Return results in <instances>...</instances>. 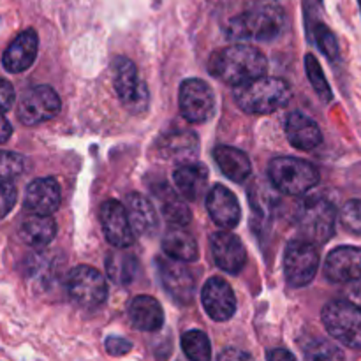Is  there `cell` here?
I'll return each mask as SVG.
<instances>
[{
	"mask_svg": "<svg viewBox=\"0 0 361 361\" xmlns=\"http://www.w3.org/2000/svg\"><path fill=\"white\" fill-rule=\"evenodd\" d=\"M25 169V159L13 152H0V182H11Z\"/></svg>",
	"mask_w": 361,
	"mask_h": 361,
	"instance_id": "obj_33",
	"label": "cell"
},
{
	"mask_svg": "<svg viewBox=\"0 0 361 361\" xmlns=\"http://www.w3.org/2000/svg\"><path fill=\"white\" fill-rule=\"evenodd\" d=\"M67 293L81 309L95 310L108 298V284L95 268L76 267L67 275Z\"/></svg>",
	"mask_w": 361,
	"mask_h": 361,
	"instance_id": "obj_8",
	"label": "cell"
},
{
	"mask_svg": "<svg viewBox=\"0 0 361 361\" xmlns=\"http://www.w3.org/2000/svg\"><path fill=\"white\" fill-rule=\"evenodd\" d=\"M348 298L349 302H353L356 307H360L361 309V282H358V284H355L351 289H349Z\"/></svg>",
	"mask_w": 361,
	"mask_h": 361,
	"instance_id": "obj_43",
	"label": "cell"
},
{
	"mask_svg": "<svg viewBox=\"0 0 361 361\" xmlns=\"http://www.w3.org/2000/svg\"><path fill=\"white\" fill-rule=\"evenodd\" d=\"M274 185H263L261 183L259 189H254L252 194H249V201L252 203L256 214H259L261 217H270L275 212V207L281 203V197L275 194Z\"/></svg>",
	"mask_w": 361,
	"mask_h": 361,
	"instance_id": "obj_31",
	"label": "cell"
},
{
	"mask_svg": "<svg viewBox=\"0 0 361 361\" xmlns=\"http://www.w3.org/2000/svg\"><path fill=\"white\" fill-rule=\"evenodd\" d=\"M111 78L120 102L127 111L133 115H141L147 111L150 104V94L145 81H141L133 60L127 56H115L111 62Z\"/></svg>",
	"mask_w": 361,
	"mask_h": 361,
	"instance_id": "obj_6",
	"label": "cell"
},
{
	"mask_svg": "<svg viewBox=\"0 0 361 361\" xmlns=\"http://www.w3.org/2000/svg\"><path fill=\"white\" fill-rule=\"evenodd\" d=\"M60 111V97L48 85L28 88L18 102L16 115L23 126H37L55 118Z\"/></svg>",
	"mask_w": 361,
	"mask_h": 361,
	"instance_id": "obj_10",
	"label": "cell"
},
{
	"mask_svg": "<svg viewBox=\"0 0 361 361\" xmlns=\"http://www.w3.org/2000/svg\"><path fill=\"white\" fill-rule=\"evenodd\" d=\"M11 134H13V127H11V123L7 122V120L4 118L2 113H0V145L6 143L11 137Z\"/></svg>",
	"mask_w": 361,
	"mask_h": 361,
	"instance_id": "obj_41",
	"label": "cell"
},
{
	"mask_svg": "<svg viewBox=\"0 0 361 361\" xmlns=\"http://www.w3.org/2000/svg\"><path fill=\"white\" fill-rule=\"evenodd\" d=\"M133 344L122 337H109L106 341V351L111 356H123L130 351Z\"/></svg>",
	"mask_w": 361,
	"mask_h": 361,
	"instance_id": "obj_38",
	"label": "cell"
},
{
	"mask_svg": "<svg viewBox=\"0 0 361 361\" xmlns=\"http://www.w3.org/2000/svg\"><path fill=\"white\" fill-rule=\"evenodd\" d=\"M201 302L208 316L217 323L231 319L236 312V296L233 288L221 277L208 279L201 291Z\"/></svg>",
	"mask_w": 361,
	"mask_h": 361,
	"instance_id": "obj_14",
	"label": "cell"
},
{
	"mask_svg": "<svg viewBox=\"0 0 361 361\" xmlns=\"http://www.w3.org/2000/svg\"><path fill=\"white\" fill-rule=\"evenodd\" d=\"M14 104V88L9 81L0 80V113H6Z\"/></svg>",
	"mask_w": 361,
	"mask_h": 361,
	"instance_id": "obj_39",
	"label": "cell"
},
{
	"mask_svg": "<svg viewBox=\"0 0 361 361\" xmlns=\"http://www.w3.org/2000/svg\"><path fill=\"white\" fill-rule=\"evenodd\" d=\"M159 150L169 161H175L178 164L183 162L194 161L200 152V140L192 130H173V133H166L159 141Z\"/></svg>",
	"mask_w": 361,
	"mask_h": 361,
	"instance_id": "obj_20",
	"label": "cell"
},
{
	"mask_svg": "<svg viewBox=\"0 0 361 361\" xmlns=\"http://www.w3.org/2000/svg\"><path fill=\"white\" fill-rule=\"evenodd\" d=\"M162 250H164L166 256L183 261V263H194L200 256L197 242L194 240V236L183 229L175 228V226L162 238Z\"/></svg>",
	"mask_w": 361,
	"mask_h": 361,
	"instance_id": "obj_28",
	"label": "cell"
},
{
	"mask_svg": "<svg viewBox=\"0 0 361 361\" xmlns=\"http://www.w3.org/2000/svg\"><path fill=\"white\" fill-rule=\"evenodd\" d=\"M303 355L309 360H342L344 353L326 341H312L303 348Z\"/></svg>",
	"mask_w": 361,
	"mask_h": 361,
	"instance_id": "obj_34",
	"label": "cell"
},
{
	"mask_svg": "<svg viewBox=\"0 0 361 361\" xmlns=\"http://www.w3.org/2000/svg\"><path fill=\"white\" fill-rule=\"evenodd\" d=\"M182 349L192 361H208L212 356L210 338L201 330H189L182 337Z\"/></svg>",
	"mask_w": 361,
	"mask_h": 361,
	"instance_id": "obj_30",
	"label": "cell"
},
{
	"mask_svg": "<svg viewBox=\"0 0 361 361\" xmlns=\"http://www.w3.org/2000/svg\"><path fill=\"white\" fill-rule=\"evenodd\" d=\"M154 197L155 203H157L159 210H161L162 217L169 222L175 228H183L190 222V214L189 207L185 204V201L178 196V192L171 189L168 183H159L154 187Z\"/></svg>",
	"mask_w": 361,
	"mask_h": 361,
	"instance_id": "obj_25",
	"label": "cell"
},
{
	"mask_svg": "<svg viewBox=\"0 0 361 361\" xmlns=\"http://www.w3.org/2000/svg\"><path fill=\"white\" fill-rule=\"evenodd\" d=\"M178 104L183 118L194 123H203L214 115L215 95L203 80L189 78L180 85Z\"/></svg>",
	"mask_w": 361,
	"mask_h": 361,
	"instance_id": "obj_11",
	"label": "cell"
},
{
	"mask_svg": "<svg viewBox=\"0 0 361 361\" xmlns=\"http://www.w3.org/2000/svg\"><path fill=\"white\" fill-rule=\"evenodd\" d=\"M207 210L212 221L222 229L235 228L242 217L238 200L224 185H214L207 196Z\"/></svg>",
	"mask_w": 361,
	"mask_h": 361,
	"instance_id": "obj_17",
	"label": "cell"
},
{
	"mask_svg": "<svg viewBox=\"0 0 361 361\" xmlns=\"http://www.w3.org/2000/svg\"><path fill=\"white\" fill-rule=\"evenodd\" d=\"M173 182L185 200L194 201L204 192L208 185V169L200 162H183L173 171Z\"/></svg>",
	"mask_w": 361,
	"mask_h": 361,
	"instance_id": "obj_22",
	"label": "cell"
},
{
	"mask_svg": "<svg viewBox=\"0 0 361 361\" xmlns=\"http://www.w3.org/2000/svg\"><path fill=\"white\" fill-rule=\"evenodd\" d=\"M319 270V252L316 245L307 240H295L286 247L284 275L293 288L310 284Z\"/></svg>",
	"mask_w": 361,
	"mask_h": 361,
	"instance_id": "obj_9",
	"label": "cell"
},
{
	"mask_svg": "<svg viewBox=\"0 0 361 361\" xmlns=\"http://www.w3.org/2000/svg\"><path fill=\"white\" fill-rule=\"evenodd\" d=\"M157 271L162 288L178 305H190L196 291L192 271L183 261L173 257H157Z\"/></svg>",
	"mask_w": 361,
	"mask_h": 361,
	"instance_id": "obj_12",
	"label": "cell"
},
{
	"mask_svg": "<svg viewBox=\"0 0 361 361\" xmlns=\"http://www.w3.org/2000/svg\"><path fill=\"white\" fill-rule=\"evenodd\" d=\"M127 212V217H129L130 226H133L134 233L136 235H154L159 228L157 214H155V208L150 201L145 196L137 192H130L126 197V203H123Z\"/></svg>",
	"mask_w": 361,
	"mask_h": 361,
	"instance_id": "obj_23",
	"label": "cell"
},
{
	"mask_svg": "<svg viewBox=\"0 0 361 361\" xmlns=\"http://www.w3.org/2000/svg\"><path fill=\"white\" fill-rule=\"evenodd\" d=\"M358 4H360V7H361V0H358Z\"/></svg>",
	"mask_w": 361,
	"mask_h": 361,
	"instance_id": "obj_44",
	"label": "cell"
},
{
	"mask_svg": "<svg viewBox=\"0 0 361 361\" xmlns=\"http://www.w3.org/2000/svg\"><path fill=\"white\" fill-rule=\"evenodd\" d=\"M137 257L126 249H118L106 257V271L118 286H129L137 275Z\"/></svg>",
	"mask_w": 361,
	"mask_h": 361,
	"instance_id": "obj_29",
	"label": "cell"
},
{
	"mask_svg": "<svg viewBox=\"0 0 361 361\" xmlns=\"http://www.w3.org/2000/svg\"><path fill=\"white\" fill-rule=\"evenodd\" d=\"M235 101L250 115H270L289 104L291 88L279 78H254L235 87Z\"/></svg>",
	"mask_w": 361,
	"mask_h": 361,
	"instance_id": "obj_3",
	"label": "cell"
},
{
	"mask_svg": "<svg viewBox=\"0 0 361 361\" xmlns=\"http://www.w3.org/2000/svg\"><path fill=\"white\" fill-rule=\"evenodd\" d=\"M314 37H316L317 46H319L321 51L328 56L330 60L338 59V42L337 37H335L334 32L323 23H317L316 28H314Z\"/></svg>",
	"mask_w": 361,
	"mask_h": 361,
	"instance_id": "obj_35",
	"label": "cell"
},
{
	"mask_svg": "<svg viewBox=\"0 0 361 361\" xmlns=\"http://www.w3.org/2000/svg\"><path fill=\"white\" fill-rule=\"evenodd\" d=\"M268 360H270V361H281V360L293 361V360H295V355H293V353H289V351H286V349H275V351L268 353Z\"/></svg>",
	"mask_w": 361,
	"mask_h": 361,
	"instance_id": "obj_42",
	"label": "cell"
},
{
	"mask_svg": "<svg viewBox=\"0 0 361 361\" xmlns=\"http://www.w3.org/2000/svg\"><path fill=\"white\" fill-rule=\"evenodd\" d=\"M284 11L275 2H261L252 9L231 18L226 27L233 41H271L284 30Z\"/></svg>",
	"mask_w": 361,
	"mask_h": 361,
	"instance_id": "obj_2",
	"label": "cell"
},
{
	"mask_svg": "<svg viewBox=\"0 0 361 361\" xmlns=\"http://www.w3.org/2000/svg\"><path fill=\"white\" fill-rule=\"evenodd\" d=\"M39 48V37L34 28L21 32L4 51L2 63L9 73H23L35 62Z\"/></svg>",
	"mask_w": 361,
	"mask_h": 361,
	"instance_id": "obj_18",
	"label": "cell"
},
{
	"mask_svg": "<svg viewBox=\"0 0 361 361\" xmlns=\"http://www.w3.org/2000/svg\"><path fill=\"white\" fill-rule=\"evenodd\" d=\"M214 159L217 162L219 169L233 182H245L252 173V164L247 157L245 152L238 150L235 147H217L214 150Z\"/></svg>",
	"mask_w": 361,
	"mask_h": 361,
	"instance_id": "obj_27",
	"label": "cell"
},
{
	"mask_svg": "<svg viewBox=\"0 0 361 361\" xmlns=\"http://www.w3.org/2000/svg\"><path fill=\"white\" fill-rule=\"evenodd\" d=\"M337 224L335 207L324 197H309L302 201L296 210V226L303 235V240L314 245H323L334 236Z\"/></svg>",
	"mask_w": 361,
	"mask_h": 361,
	"instance_id": "obj_5",
	"label": "cell"
},
{
	"mask_svg": "<svg viewBox=\"0 0 361 361\" xmlns=\"http://www.w3.org/2000/svg\"><path fill=\"white\" fill-rule=\"evenodd\" d=\"M60 200V185L55 178H37L27 187L25 194V208L30 214L51 215L59 210Z\"/></svg>",
	"mask_w": 361,
	"mask_h": 361,
	"instance_id": "obj_19",
	"label": "cell"
},
{
	"mask_svg": "<svg viewBox=\"0 0 361 361\" xmlns=\"http://www.w3.org/2000/svg\"><path fill=\"white\" fill-rule=\"evenodd\" d=\"M18 200V190L14 183L0 182V219L6 217L14 208Z\"/></svg>",
	"mask_w": 361,
	"mask_h": 361,
	"instance_id": "obj_37",
	"label": "cell"
},
{
	"mask_svg": "<svg viewBox=\"0 0 361 361\" xmlns=\"http://www.w3.org/2000/svg\"><path fill=\"white\" fill-rule=\"evenodd\" d=\"M99 219H101L102 231H104L106 240L116 249H127L134 243L136 233L130 226L129 217H127L126 207L116 200H108L102 203L99 210Z\"/></svg>",
	"mask_w": 361,
	"mask_h": 361,
	"instance_id": "obj_13",
	"label": "cell"
},
{
	"mask_svg": "<svg viewBox=\"0 0 361 361\" xmlns=\"http://www.w3.org/2000/svg\"><path fill=\"white\" fill-rule=\"evenodd\" d=\"M341 221L348 231L361 235V200H351L342 207Z\"/></svg>",
	"mask_w": 361,
	"mask_h": 361,
	"instance_id": "obj_36",
	"label": "cell"
},
{
	"mask_svg": "<svg viewBox=\"0 0 361 361\" xmlns=\"http://www.w3.org/2000/svg\"><path fill=\"white\" fill-rule=\"evenodd\" d=\"M305 71H307V76H309L310 83H312L314 90L317 92V95H319L323 101H331V88L330 85H328L326 78H324V73L323 69H321L319 62H317V59L314 55H307L305 56Z\"/></svg>",
	"mask_w": 361,
	"mask_h": 361,
	"instance_id": "obj_32",
	"label": "cell"
},
{
	"mask_svg": "<svg viewBox=\"0 0 361 361\" xmlns=\"http://www.w3.org/2000/svg\"><path fill=\"white\" fill-rule=\"evenodd\" d=\"M212 256L215 264L228 274H240L247 263V252L242 240L228 231H219L212 236Z\"/></svg>",
	"mask_w": 361,
	"mask_h": 361,
	"instance_id": "obj_16",
	"label": "cell"
},
{
	"mask_svg": "<svg viewBox=\"0 0 361 361\" xmlns=\"http://www.w3.org/2000/svg\"><path fill=\"white\" fill-rule=\"evenodd\" d=\"M129 317L134 328H137L141 331H148V334L161 330L162 324H164V310H162V305L157 300L148 295L136 296L130 302Z\"/></svg>",
	"mask_w": 361,
	"mask_h": 361,
	"instance_id": "obj_24",
	"label": "cell"
},
{
	"mask_svg": "<svg viewBox=\"0 0 361 361\" xmlns=\"http://www.w3.org/2000/svg\"><path fill=\"white\" fill-rule=\"evenodd\" d=\"M328 334L351 349H361V309L349 300H334L321 312Z\"/></svg>",
	"mask_w": 361,
	"mask_h": 361,
	"instance_id": "obj_7",
	"label": "cell"
},
{
	"mask_svg": "<svg viewBox=\"0 0 361 361\" xmlns=\"http://www.w3.org/2000/svg\"><path fill=\"white\" fill-rule=\"evenodd\" d=\"M268 62L263 53L249 44H235L217 49L208 60V71L222 83L238 87L254 78L264 76Z\"/></svg>",
	"mask_w": 361,
	"mask_h": 361,
	"instance_id": "obj_1",
	"label": "cell"
},
{
	"mask_svg": "<svg viewBox=\"0 0 361 361\" xmlns=\"http://www.w3.org/2000/svg\"><path fill=\"white\" fill-rule=\"evenodd\" d=\"M328 281L345 284L361 281V247H337L324 261Z\"/></svg>",
	"mask_w": 361,
	"mask_h": 361,
	"instance_id": "obj_15",
	"label": "cell"
},
{
	"mask_svg": "<svg viewBox=\"0 0 361 361\" xmlns=\"http://www.w3.org/2000/svg\"><path fill=\"white\" fill-rule=\"evenodd\" d=\"M56 235V222L49 215L30 214L20 226V238L32 249H44Z\"/></svg>",
	"mask_w": 361,
	"mask_h": 361,
	"instance_id": "obj_26",
	"label": "cell"
},
{
	"mask_svg": "<svg viewBox=\"0 0 361 361\" xmlns=\"http://www.w3.org/2000/svg\"><path fill=\"white\" fill-rule=\"evenodd\" d=\"M270 182L279 192L302 196L319 182V173L310 162L296 157H277L268 166Z\"/></svg>",
	"mask_w": 361,
	"mask_h": 361,
	"instance_id": "obj_4",
	"label": "cell"
},
{
	"mask_svg": "<svg viewBox=\"0 0 361 361\" xmlns=\"http://www.w3.org/2000/svg\"><path fill=\"white\" fill-rule=\"evenodd\" d=\"M286 134H288L289 143L298 150H314L323 141V134L317 123L300 111H293L288 115Z\"/></svg>",
	"mask_w": 361,
	"mask_h": 361,
	"instance_id": "obj_21",
	"label": "cell"
},
{
	"mask_svg": "<svg viewBox=\"0 0 361 361\" xmlns=\"http://www.w3.org/2000/svg\"><path fill=\"white\" fill-rule=\"evenodd\" d=\"M219 360H250V355L245 351H236V349H228V351L221 353V356H219Z\"/></svg>",
	"mask_w": 361,
	"mask_h": 361,
	"instance_id": "obj_40",
	"label": "cell"
}]
</instances>
